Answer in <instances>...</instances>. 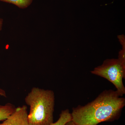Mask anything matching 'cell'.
<instances>
[{
	"label": "cell",
	"mask_w": 125,
	"mask_h": 125,
	"mask_svg": "<svg viewBox=\"0 0 125 125\" xmlns=\"http://www.w3.org/2000/svg\"><path fill=\"white\" fill-rule=\"evenodd\" d=\"M28 114L26 105L16 108L14 112L0 125H30Z\"/></svg>",
	"instance_id": "4"
},
{
	"label": "cell",
	"mask_w": 125,
	"mask_h": 125,
	"mask_svg": "<svg viewBox=\"0 0 125 125\" xmlns=\"http://www.w3.org/2000/svg\"><path fill=\"white\" fill-rule=\"evenodd\" d=\"M15 109L14 105L10 103L0 106V121L6 120L14 112Z\"/></svg>",
	"instance_id": "5"
},
{
	"label": "cell",
	"mask_w": 125,
	"mask_h": 125,
	"mask_svg": "<svg viewBox=\"0 0 125 125\" xmlns=\"http://www.w3.org/2000/svg\"><path fill=\"white\" fill-rule=\"evenodd\" d=\"M91 73L105 78L114 84L120 96L122 97L125 94V87L123 82V79L125 78V67L118 58L106 59L102 65L95 67Z\"/></svg>",
	"instance_id": "3"
},
{
	"label": "cell",
	"mask_w": 125,
	"mask_h": 125,
	"mask_svg": "<svg viewBox=\"0 0 125 125\" xmlns=\"http://www.w3.org/2000/svg\"><path fill=\"white\" fill-rule=\"evenodd\" d=\"M2 23H3V20L0 19V31L1 30V29H2Z\"/></svg>",
	"instance_id": "9"
},
{
	"label": "cell",
	"mask_w": 125,
	"mask_h": 125,
	"mask_svg": "<svg viewBox=\"0 0 125 125\" xmlns=\"http://www.w3.org/2000/svg\"><path fill=\"white\" fill-rule=\"evenodd\" d=\"M65 125H76V124H75L72 121H70L68 122Z\"/></svg>",
	"instance_id": "8"
},
{
	"label": "cell",
	"mask_w": 125,
	"mask_h": 125,
	"mask_svg": "<svg viewBox=\"0 0 125 125\" xmlns=\"http://www.w3.org/2000/svg\"><path fill=\"white\" fill-rule=\"evenodd\" d=\"M125 106V98L116 90H104L92 102L72 108V121L76 125H97L118 120Z\"/></svg>",
	"instance_id": "1"
},
{
	"label": "cell",
	"mask_w": 125,
	"mask_h": 125,
	"mask_svg": "<svg viewBox=\"0 0 125 125\" xmlns=\"http://www.w3.org/2000/svg\"><path fill=\"white\" fill-rule=\"evenodd\" d=\"M33 0H0V1L15 5L20 9L27 8L32 4Z\"/></svg>",
	"instance_id": "7"
},
{
	"label": "cell",
	"mask_w": 125,
	"mask_h": 125,
	"mask_svg": "<svg viewBox=\"0 0 125 125\" xmlns=\"http://www.w3.org/2000/svg\"><path fill=\"white\" fill-rule=\"evenodd\" d=\"M25 101L30 108V125H49L54 122L55 95L52 90L33 87Z\"/></svg>",
	"instance_id": "2"
},
{
	"label": "cell",
	"mask_w": 125,
	"mask_h": 125,
	"mask_svg": "<svg viewBox=\"0 0 125 125\" xmlns=\"http://www.w3.org/2000/svg\"><path fill=\"white\" fill-rule=\"evenodd\" d=\"M0 93H2V92H0V94H2V95H3V94H0Z\"/></svg>",
	"instance_id": "10"
},
{
	"label": "cell",
	"mask_w": 125,
	"mask_h": 125,
	"mask_svg": "<svg viewBox=\"0 0 125 125\" xmlns=\"http://www.w3.org/2000/svg\"><path fill=\"white\" fill-rule=\"evenodd\" d=\"M72 121L71 113L68 109L62 111L58 120L49 125H65L68 122Z\"/></svg>",
	"instance_id": "6"
}]
</instances>
